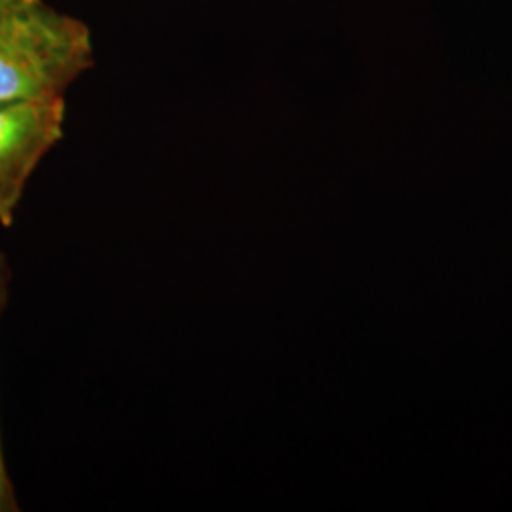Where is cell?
I'll list each match as a JSON object with an SVG mask.
<instances>
[{
  "label": "cell",
  "mask_w": 512,
  "mask_h": 512,
  "mask_svg": "<svg viewBox=\"0 0 512 512\" xmlns=\"http://www.w3.org/2000/svg\"><path fill=\"white\" fill-rule=\"evenodd\" d=\"M93 65L86 21L48 0H0V101L65 95Z\"/></svg>",
  "instance_id": "cell-1"
},
{
  "label": "cell",
  "mask_w": 512,
  "mask_h": 512,
  "mask_svg": "<svg viewBox=\"0 0 512 512\" xmlns=\"http://www.w3.org/2000/svg\"><path fill=\"white\" fill-rule=\"evenodd\" d=\"M10 283H12V268L8 256L0 251V319L10 300ZM19 503L16 488L8 475L6 459L2 452V437H0V512H18Z\"/></svg>",
  "instance_id": "cell-3"
},
{
  "label": "cell",
  "mask_w": 512,
  "mask_h": 512,
  "mask_svg": "<svg viewBox=\"0 0 512 512\" xmlns=\"http://www.w3.org/2000/svg\"><path fill=\"white\" fill-rule=\"evenodd\" d=\"M65 95L0 101V226L10 228L38 165L65 135Z\"/></svg>",
  "instance_id": "cell-2"
}]
</instances>
